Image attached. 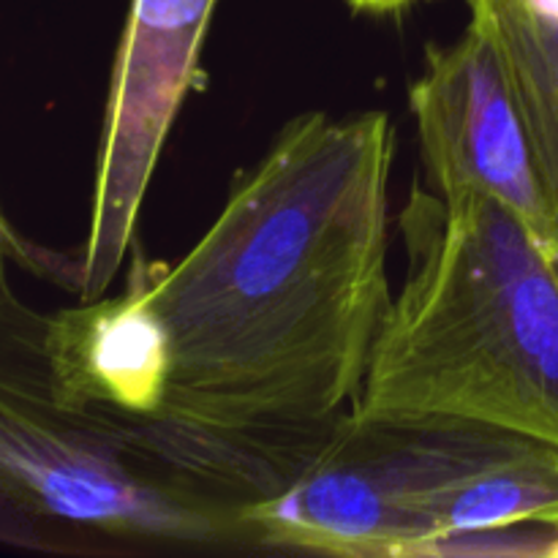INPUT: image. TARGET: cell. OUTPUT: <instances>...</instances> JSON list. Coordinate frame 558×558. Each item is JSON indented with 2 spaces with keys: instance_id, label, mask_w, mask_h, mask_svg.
Wrapping results in <instances>:
<instances>
[{
  "instance_id": "6da1fadb",
  "label": "cell",
  "mask_w": 558,
  "mask_h": 558,
  "mask_svg": "<svg viewBox=\"0 0 558 558\" xmlns=\"http://www.w3.org/2000/svg\"><path fill=\"white\" fill-rule=\"evenodd\" d=\"M392 161L381 109L289 120L178 262L134 254L123 292L47 314L65 396L243 512L281 494L368 376Z\"/></svg>"
},
{
  "instance_id": "7a4b0ae2",
  "label": "cell",
  "mask_w": 558,
  "mask_h": 558,
  "mask_svg": "<svg viewBox=\"0 0 558 558\" xmlns=\"http://www.w3.org/2000/svg\"><path fill=\"white\" fill-rule=\"evenodd\" d=\"M407 276L354 417H452L558 445V272L501 202L414 189Z\"/></svg>"
},
{
  "instance_id": "3957f363",
  "label": "cell",
  "mask_w": 558,
  "mask_h": 558,
  "mask_svg": "<svg viewBox=\"0 0 558 558\" xmlns=\"http://www.w3.org/2000/svg\"><path fill=\"white\" fill-rule=\"evenodd\" d=\"M0 507L49 550L259 548L240 507L125 441L65 396L47 314L0 298Z\"/></svg>"
},
{
  "instance_id": "277c9868",
  "label": "cell",
  "mask_w": 558,
  "mask_h": 558,
  "mask_svg": "<svg viewBox=\"0 0 558 558\" xmlns=\"http://www.w3.org/2000/svg\"><path fill=\"white\" fill-rule=\"evenodd\" d=\"M526 434L452 417H354L281 494L245 510L259 548L430 558L458 505Z\"/></svg>"
},
{
  "instance_id": "5b68a950",
  "label": "cell",
  "mask_w": 558,
  "mask_h": 558,
  "mask_svg": "<svg viewBox=\"0 0 558 558\" xmlns=\"http://www.w3.org/2000/svg\"><path fill=\"white\" fill-rule=\"evenodd\" d=\"M218 0H131L112 63L93 180L90 221L71 289L107 294L134 254L142 202L174 118L202 80L199 58Z\"/></svg>"
},
{
  "instance_id": "8992f818",
  "label": "cell",
  "mask_w": 558,
  "mask_h": 558,
  "mask_svg": "<svg viewBox=\"0 0 558 558\" xmlns=\"http://www.w3.org/2000/svg\"><path fill=\"white\" fill-rule=\"evenodd\" d=\"M409 109L439 196H490L515 213L550 262L556 232L532 136L510 74L488 33L469 20L452 44H428Z\"/></svg>"
},
{
  "instance_id": "52a82bcc",
  "label": "cell",
  "mask_w": 558,
  "mask_h": 558,
  "mask_svg": "<svg viewBox=\"0 0 558 558\" xmlns=\"http://www.w3.org/2000/svg\"><path fill=\"white\" fill-rule=\"evenodd\" d=\"M469 11L499 49L526 120L554 218L558 272V0H469Z\"/></svg>"
},
{
  "instance_id": "ba28073f",
  "label": "cell",
  "mask_w": 558,
  "mask_h": 558,
  "mask_svg": "<svg viewBox=\"0 0 558 558\" xmlns=\"http://www.w3.org/2000/svg\"><path fill=\"white\" fill-rule=\"evenodd\" d=\"M11 265H20L25 270L38 272V276H60L65 270L60 265H52V256L47 251H38L36 245L27 243L20 232L14 229V223L9 221V216L0 207V298L11 294V278L9 270Z\"/></svg>"
},
{
  "instance_id": "9c48e42d",
  "label": "cell",
  "mask_w": 558,
  "mask_h": 558,
  "mask_svg": "<svg viewBox=\"0 0 558 558\" xmlns=\"http://www.w3.org/2000/svg\"><path fill=\"white\" fill-rule=\"evenodd\" d=\"M354 11H365V14H392L407 5L420 3V0H347Z\"/></svg>"
},
{
  "instance_id": "30bf717a",
  "label": "cell",
  "mask_w": 558,
  "mask_h": 558,
  "mask_svg": "<svg viewBox=\"0 0 558 558\" xmlns=\"http://www.w3.org/2000/svg\"><path fill=\"white\" fill-rule=\"evenodd\" d=\"M548 556H550V558H558V532H556V539H554V545H550Z\"/></svg>"
}]
</instances>
